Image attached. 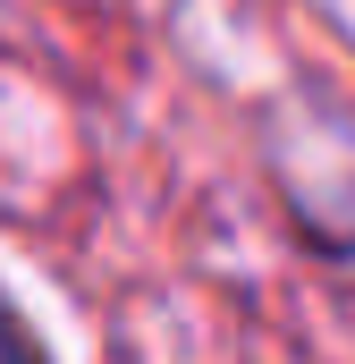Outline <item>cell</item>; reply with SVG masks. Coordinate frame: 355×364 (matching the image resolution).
Listing matches in <instances>:
<instances>
[{"instance_id":"obj_1","label":"cell","mask_w":355,"mask_h":364,"mask_svg":"<svg viewBox=\"0 0 355 364\" xmlns=\"http://www.w3.org/2000/svg\"><path fill=\"white\" fill-rule=\"evenodd\" d=\"M0 364H43V348L26 339V322L9 314V296H0Z\"/></svg>"}]
</instances>
